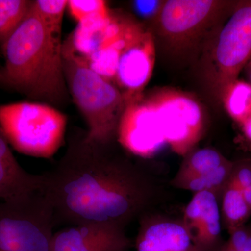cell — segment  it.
Segmentation results:
<instances>
[{"instance_id": "1", "label": "cell", "mask_w": 251, "mask_h": 251, "mask_svg": "<svg viewBox=\"0 0 251 251\" xmlns=\"http://www.w3.org/2000/svg\"><path fill=\"white\" fill-rule=\"evenodd\" d=\"M110 145L82 138L43 174V191L56 225L106 224L125 227L143 216L153 188L145 171L109 152Z\"/></svg>"}, {"instance_id": "2", "label": "cell", "mask_w": 251, "mask_h": 251, "mask_svg": "<svg viewBox=\"0 0 251 251\" xmlns=\"http://www.w3.org/2000/svg\"><path fill=\"white\" fill-rule=\"evenodd\" d=\"M62 31L46 25L33 4L1 48L5 64L0 80L29 98L64 103L69 90L63 68Z\"/></svg>"}, {"instance_id": "3", "label": "cell", "mask_w": 251, "mask_h": 251, "mask_svg": "<svg viewBox=\"0 0 251 251\" xmlns=\"http://www.w3.org/2000/svg\"><path fill=\"white\" fill-rule=\"evenodd\" d=\"M237 2L168 0L150 30L173 59L181 62L198 60L204 48L228 19Z\"/></svg>"}, {"instance_id": "4", "label": "cell", "mask_w": 251, "mask_h": 251, "mask_svg": "<svg viewBox=\"0 0 251 251\" xmlns=\"http://www.w3.org/2000/svg\"><path fill=\"white\" fill-rule=\"evenodd\" d=\"M62 61L68 90L88 128L84 138L90 143L110 145L117 138L125 108L121 92L113 82L92 70L69 40L63 44Z\"/></svg>"}, {"instance_id": "5", "label": "cell", "mask_w": 251, "mask_h": 251, "mask_svg": "<svg viewBox=\"0 0 251 251\" xmlns=\"http://www.w3.org/2000/svg\"><path fill=\"white\" fill-rule=\"evenodd\" d=\"M251 57V0L238 1L222 27L198 59L203 84L218 104Z\"/></svg>"}, {"instance_id": "6", "label": "cell", "mask_w": 251, "mask_h": 251, "mask_svg": "<svg viewBox=\"0 0 251 251\" xmlns=\"http://www.w3.org/2000/svg\"><path fill=\"white\" fill-rule=\"evenodd\" d=\"M67 117L49 104L17 102L0 105V128L18 152L49 158L64 143Z\"/></svg>"}, {"instance_id": "7", "label": "cell", "mask_w": 251, "mask_h": 251, "mask_svg": "<svg viewBox=\"0 0 251 251\" xmlns=\"http://www.w3.org/2000/svg\"><path fill=\"white\" fill-rule=\"evenodd\" d=\"M53 209L44 191L0 202V251H52Z\"/></svg>"}, {"instance_id": "8", "label": "cell", "mask_w": 251, "mask_h": 251, "mask_svg": "<svg viewBox=\"0 0 251 251\" xmlns=\"http://www.w3.org/2000/svg\"><path fill=\"white\" fill-rule=\"evenodd\" d=\"M155 109L166 144L186 156L201 139L204 125L201 103L189 93L161 89L145 94Z\"/></svg>"}, {"instance_id": "9", "label": "cell", "mask_w": 251, "mask_h": 251, "mask_svg": "<svg viewBox=\"0 0 251 251\" xmlns=\"http://www.w3.org/2000/svg\"><path fill=\"white\" fill-rule=\"evenodd\" d=\"M117 138L127 151L142 157L152 156L166 143L158 115L145 93L125 105Z\"/></svg>"}, {"instance_id": "10", "label": "cell", "mask_w": 251, "mask_h": 251, "mask_svg": "<svg viewBox=\"0 0 251 251\" xmlns=\"http://www.w3.org/2000/svg\"><path fill=\"white\" fill-rule=\"evenodd\" d=\"M156 44L152 32L144 25L122 53L115 84L125 105L139 99L152 75L156 59Z\"/></svg>"}, {"instance_id": "11", "label": "cell", "mask_w": 251, "mask_h": 251, "mask_svg": "<svg viewBox=\"0 0 251 251\" xmlns=\"http://www.w3.org/2000/svg\"><path fill=\"white\" fill-rule=\"evenodd\" d=\"M181 221L199 251H219L224 245L221 209L215 193H193Z\"/></svg>"}, {"instance_id": "12", "label": "cell", "mask_w": 251, "mask_h": 251, "mask_svg": "<svg viewBox=\"0 0 251 251\" xmlns=\"http://www.w3.org/2000/svg\"><path fill=\"white\" fill-rule=\"evenodd\" d=\"M130 246L124 227L112 224H85L54 232L52 251H126Z\"/></svg>"}, {"instance_id": "13", "label": "cell", "mask_w": 251, "mask_h": 251, "mask_svg": "<svg viewBox=\"0 0 251 251\" xmlns=\"http://www.w3.org/2000/svg\"><path fill=\"white\" fill-rule=\"evenodd\" d=\"M136 251H199L181 221L143 216Z\"/></svg>"}, {"instance_id": "14", "label": "cell", "mask_w": 251, "mask_h": 251, "mask_svg": "<svg viewBox=\"0 0 251 251\" xmlns=\"http://www.w3.org/2000/svg\"><path fill=\"white\" fill-rule=\"evenodd\" d=\"M43 186V174H31L23 169L16 161L0 128V202L25 199L42 191Z\"/></svg>"}, {"instance_id": "15", "label": "cell", "mask_w": 251, "mask_h": 251, "mask_svg": "<svg viewBox=\"0 0 251 251\" xmlns=\"http://www.w3.org/2000/svg\"><path fill=\"white\" fill-rule=\"evenodd\" d=\"M122 24V15L112 12L108 16L90 18L77 23L69 40L77 54L87 58L115 37Z\"/></svg>"}, {"instance_id": "16", "label": "cell", "mask_w": 251, "mask_h": 251, "mask_svg": "<svg viewBox=\"0 0 251 251\" xmlns=\"http://www.w3.org/2000/svg\"><path fill=\"white\" fill-rule=\"evenodd\" d=\"M144 24L122 15L120 32L95 53L86 59L91 69L115 84L119 62L122 53Z\"/></svg>"}, {"instance_id": "17", "label": "cell", "mask_w": 251, "mask_h": 251, "mask_svg": "<svg viewBox=\"0 0 251 251\" xmlns=\"http://www.w3.org/2000/svg\"><path fill=\"white\" fill-rule=\"evenodd\" d=\"M220 209L223 226L228 234L245 226L251 216V209L243 197L242 190L230 180L221 193Z\"/></svg>"}, {"instance_id": "18", "label": "cell", "mask_w": 251, "mask_h": 251, "mask_svg": "<svg viewBox=\"0 0 251 251\" xmlns=\"http://www.w3.org/2000/svg\"><path fill=\"white\" fill-rule=\"evenodd\" d=\"M228 160L214 149L192 150L185 156V159L172 182H177L191 176L204 174L219 168Z\"/></svg>"}, {"instance_id": "19", "label": "cell", "mask_w": 251, "mask_h": 251, "mask_svg": "<svg viewBox=\"0 0 251 251\" xmlns=\"http://www.w3.org/2000/svg\"><path fill=\"white\" fill-rule=\"evenodd\" d=\"M234 164V161L228 160L213 171L191 176L173 183V184L175 187L191 191L193 193L209 191L221 195L230 179Z\"/></svg>"}, {"instance_id": "20", "label": "cell", "mask_w": 251, "mask_h": 251, "mask_svg": "<svg viewBox=\"0 0 251 251\" xmlns=\"http://www.w3.org/2000/svg\"><path fill=\"white\" fill-rule=\"evenodd\" d=\"M34 1L0 0V46L2 48L27 17Z\"/></svg>"}, {"instance_id": "21", "label": "cell", "mask_w": 251, "mask_h": 251, "mask_svg": "<svg viewBox=\"0 0 251 251\" xmlns=\"http://www.w3.org/2000/svg\"><path fill=\"white\" fill-rule=\"evenodd\" d=\"M222 104L231 117L244 122L251 112V87L238 80L227 90Z\"/></svg>"}, {"instance_id": "22", "label": "cell", "mask_w": 251, "mask_h": 251, "mask_svg": "<svg viewBox=\"0 0 251 251\" xmlns=\"http://www.w3.org/2000/svg\"><path fill=\"white\" fill-rule=\"evenodd\" d=\"M67 3L66 0H36L34 1V8L46 25L52 29L62 30Z\"/></svg>"}, {"instance_id": "23", "label": "cell", "mask_w": 251, "mask_h": 251, "mask_svg": "<svg viewBox=\"0 0 251 251\" xmlns=\"http://www.w3.org/2000/svg\"><path fill=\"white\" fill-rule=\"evenodd\" d=\"M67 9L77 23L112 13L106 1L103 0H69Z\"/></svg>"}, {"instance_id": "24", "label": "cell", "mask_w": 251, "mask_h": 251, "mask_svg": "<svg viewBox=\"0 0 251 251\" xmlns=\"http://www.w3.org/2000/svg\"><path fill=\"white\" fill-rule=\"evenodd\" d=\"M164 3L163 0H137L132 4L135 14L151 25L159 16Z\"/></svg>"}, {"instance_id": "25", "label": "cell", "mask_w": 251, "mask_h": 251, "mask_svg": "<svg viewBox=\"0 0 251 251\" xmlns=\"http://www.w3.org/2000/svg\"><path fill=\"white\" fill-rule=\"evenodd\" d=\"M226 244L234 251H251V226H244L229 234Z\"/></svg>"}, {"instance_id": "26", "label": "cell", "mask_w": 251, "mask_h": 251, "mask_svg": "<svg viewBox=\"0 0 251 251\" xmlns=\"http://www.w3.org/2000/svg\"><path fill=\"white\" fill-rule=\"evenodd\" d=\"M230 180L241 190L251 185V159L234 161Z\"/></svg>"}, {"instance_id": "27", "label": "cell", "mask_w": 251, "mask_h": 251, "mask_svg": "<svg viewBox=\"0 0 251 251\" xmlns=\"http://www.w3.org/2000/svg\"><path fill=\"white\" fill-rule=\"evenodd\" d=\"M242 193L246 202L251 209V185L242 189Z\"/></svg>"}, {"instance_id": "28", "label": "cell", "mask_w": 251, "mask_h": 251, "mask_svg": "<svg viewBox=\"0 0 251 251\" xmlns=\"http://www.w3.org/2000/svg\"><path fill=\"white\" fill-rule=\"evenodd\" d=\"M244 70L247 72L248 81H249V85L251 87V67H246Z\"/></svg>"}, {"instance_id": "29", "label": "cell", "mask_w": 251, "mask_h": 251, "mask_svg": "<svg viewBox=\"0 0 251 251\" xmlns=\"http://www.w3.org/2000/svg\"><path fill=\"white\" fill-rule=\"evenodd\" d=\"M219 251H234V250H232V249H231L230 247H229L228 245H227V244H226V242H225L224 245H223V247H221V249H220Z\"/></svg>"}, {"instance_id": "30", "label": "cell", "mask_w": 251, "mask_h": 251, "mask_svg": "<svg viewBox=\"0 0 251 251\" xmlns=\"http://www.w3.org/2000/svg\"><path fill=\"white\" fill-rule=\"evenodd\" d=\"M247 67H251V57L250 60H249V63H248Z\"/></svg>"}]
</instances>
